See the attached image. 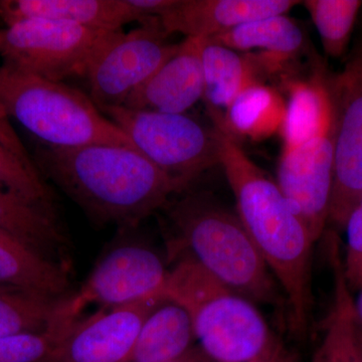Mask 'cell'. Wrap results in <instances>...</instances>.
<instances>
[{
	"mask_svg": "<svg viewBox=\"0 0 362 362\" xmlns=\"http://www.w3.org/2000/svg\"><path fill=\"white\" fill-rule=\"evenodd\" d=\"M320 35L324 51L331 58H339L349 44L361 0H306L302 1Z\"/></svg>",
	"mask_w": 362,
	"mask_h": 362,
	"instance_id": "d4e9b609",
	"label": "cell"
},
{
	"mask_svg": "<svg viewBox=\"0 0 362 362\" xmlns=\"http://www.w3.org/2000/svg\"><path fill=\"white\" fill-rule=\"evenodd\" d=\"M108 33L58 21H16L0 28V57L7 68L63 82L84 77L93 52Z\"/></svg>",
	"mask_w": 362,
	"mask_h": 362,
	"instance_id": "ba28073f",
	"label": "cell"
},
{
	"mask_svg": "<svg viewBox=\"0 0 362 362\" xmlns=\"http://www.w3.org/2000/svg\"><path fill=\"white\" fill-rule=\"evenodd\" d=\"M0 143L16 159L21 162L25 168L32 171L33 173L40 175L39 169L37 168L35 160L30 154L28 153V149L25 148L23 141L18 135L16 131L14 130L13 124L11 122V117L8 116L6 108L0 101Z\"/></svg>",
	"mask_w": 362,
	"mask_h": 362,
	"instance_id": "f1b7e54d",
	"label": "cell"
},
{
	"mask_svg": "<svg viewBox=\"0 0 362 362\" xmlns=\"http://www.w3.org/2000/svg\"><path fill=\"white\" fill-rule=\"evenodd\" d=\"M297 0H173L157 20L163 32L211 39L249 21L287 14Z\"/></svg>",
	"mask_w": 362,
	"mask_h": 362,
	"instance_id": "4fadbf2b",
	"label": "cell"
},
{
	"mask_svg": "<svg viewBox=\"0 0 362 362\" xmlns=\"http://www.w3.org/2000/svg\"><path fill=\"white\" fill-rule=\"evenodd\" d=\"M123 130L136 149L169 175L192 183L207 169L220 165L218 138L187 114L134 110L125 106L100 109Z\"/></svg>",
	"mask_w": 362,
	"mask_h": 362,
	"instance_id": "8992f818",
	"label": "cell"
},
{
	"mask_svg": "<svg viewBox=\"0 0 362 362\" xmlns=\"http://www.w3.org/2000/svg\"><path fill=\"white\" fill-rule=\"evenodd\" d=\"M0 285L56 299L69 297L70 289L65 266L4 233H0Z\"/></svg>",
	"mask_w": 362,
	"mask_h": 362,
	"instance_id": "44dd1931",
	"label": "cell"
},
{
	"mask_svg": "<svg viewBox=\"0 0 362 362\" xmlns=\"http://www.w3.org/2000/svg\"><path fill=\"white\" fill-rule=\"evenodd\" d=\"M332 115L334 181L329 220L344 228L362 195V45L340 73H326Z\"/></svg>",
	"mask_w": 362,
	"mask_h": 362,
	"instance_id": "9c48e42d",
	"label": "cell"
},
{
	"mask_svg": "<svg viewBox=\"0 0 362 362\" xmlns=\"http://www.w3.org/2000/svg\"><path fill=\"white\" fill-rule=\"evenodd\" d=\"M356 321V320H354ZM356 343L357 362H362V334L356 325Z\"/></svg>",
	"mask_w": 362,
	"mask_h": 362,
	"instance_id": "d6a6232c",
	"label": "cell"
},
{
	"mask_svg": "<svg viewBox=\"0 0 362 362\" xmlns=\"http://www.w3.org/2000/svg\"><path fill=\"white\" fill-rule=\"evenodd\" d=\"M63 300L18 288L0 291V337L47 330L59 320Z\"/></svg>",
	"mask_w": 362,
	"mask_h": 362,
	"instance_id": "cb8c5ba5",
	"label": "cell"
},
{
	"mask_svg": "<svg viewBox=\"0 0 362 362\" xmlns=\"http://www.w3.org/2000/svg\"><path fill=\"white\" fill-rule=\"evenodd\" d=\"M327 246L333 274V300L323 322L320 344L312 362H357L354 298L343 273L337 233H327Z\"/></svg>",
	"mask_w": 362,
	"mask_h": 362,
	"instance_id": "ffe728a7",
	"label": "cell"
},
{
	"mask_svg": "<svg viewBox=\"0 0 362 362\" xmlns=\"http://www.w3.org/2000/svg\"><path fill=\"white\" fill-rule=\"evenodd\" d=\"M201 39L185 37L170 57L126 100L134 110L187 114L204 98Z\"/></svg>",
	"mask_w": 362,
	"mask_h": 362,
	"instance_id": "5bb4252c",
	"label": "cell"
},
{
	"mask_svg": "<svg viewBox=\"0 0 362 362\" xmlns=\"http://www.w3.org/2000/svg\"><path fill=\"white\" fill-rule=\"evenodd\" d=\"M178 240L199 265L252 303L281 301L277 283L238 214L206 194L168 202Z\"/></svg>",
	"mask_w": 362,
	"mask_h": 362,
	"instance_id": "277c9868",
	"label": "cell"
},
{
	"mask_svg": "<svg viewBox=\"0 0 362 362\" xmlns=\"http://www.w3.org/2000/svg\"><path fill=\"white\" fill-rule=\"evenodd\" d=\"M0 18L4 25L45 20L103 32L144 21L137 0H0Z\"/></svg>",
	"mask_w": 362,
	"mask_h": 362,
	"instance_id": "9a60e30c",
	"label": "cell"
},
{
	"mask_svg": "<svg viewBox=\"0 0 362 362\" xmlns=\"http://www.w3.org/2000/svg\"><path fill=\"white\" fill-rule=\"evenodd\" d=\"M209 40L251 54L262 78L283 73L306 47L303 30L286 14L249 21Z\"/></svg>",
	"mask_w": 362,
	"mask_h": 362,
	"instance_id": "2e32d148",
	"label": "cell"
},
{
	"mask_svg": "<svg viewBox=\"0 0 362 362\" xmlns=\"http://www.w3.org/2000/svg\"><path fill=\"white\" fill-rule=\"evenodd\" d=\"M44 173L95 221L136 228L189 185L156 168L138 150L97 144L44 146L33 158Z\"/></svg>",
	"mask_w": 362,
	"mask_h": 362,
	"instance_id": "7a4b0ae2",
	"label": "cell"
},
{
	"mask_svg": "<svg viewBox=\"0 0 362 362\" xmlns=\"http://www.w3.org/2000/svg\"><path fill=\"white\" fill-rule=\"evenodd\" d=\"M247 362H297L292 354L285 349L284 345L280 347L277 351L272 354L271 356L257 359V361Z\"/></svg>",
	"mask_w": 362,
	"mask_h": 362,
	"instance_id": "4dcf8cb0",
	"label": "cell"
},
{
	"mask_svg": "<svg viewBox=\"0 0 362 362\" xmlns=\"http://www.w3.org/2000/svg\"><path fill=\"white\" fill-rule=\"evenodd\" d=\"M192 319L175 302H162L147 317L124 362H168L192 349L195 339Z\"/></svg>",
	"mask_w": 362,
	"mask_h": 362,
	"instance_id": "603a6c76",
	"label": "cell"
},
{
	"mask_svg": "<svg viewBox=\"0 0 362 362\" xmlns=\"http://www.w3.org/2000/svg\"><path fill=\"white\" fill-rule=\"evenodd\" d=\"M0 187L26 201L54 209V197L42 175L33 173L0 143Z\"/></svg>",
	"mask_w": 362,
	"mask_h": 362,
	"instance_id": "4316f807",
	"label": "cell"
},
{
	"mask_svg": "<svg viewBox=\"0 0 362 362\" xmlns=\"http://www.w3.org/2000/svg\"><path fill=\"white\" fill-rule=\"evenodd\" d=\"M0 101L8 116L45 146L66 149L107 144L136 149L130 138L105 117L90 96L63 82L2 65Z\"/></svg>",
	"mask_w": 362,
	"mask_h": 362,
	"instance_id": "5b68a950",
	"label": "cell"
},
{
	"mask_svg": "<svg viewBox=\"0 0 362 362\" xmlns=\"http://www.w3.org/2000/svg\"><path fill=\"white\" fill-rule=\"evenodd\" d=\"M165 301L159 296L97 312L78 319L61 342L40 362H124L143 323Z\"/></svg>",
	"mask_w": 362,
	"mask_h": 362,
	"instance_id": "7c38bea8",
	"label": "cell"
},
{
	"mask_svg": "<svg viewBox=\"0 0 362 362\" xmlns=\"http://www.w3.org/2000/svg\"><path fill=\"white\" fill-rule=\"evenodd\" d=\"M0 233L64 266L66 238L54 209L26 201L0 187Z\"/></svg>",
	"mask_w": 362,
	"mask_h": 362,
	"instance_id": "ac0fdd59",
	"label": "cell"
},
{
	"mask_svg": "<svg viewBox=\"0 0 362 362\" xmlns=\"http://www.w3.org/2000/svg\"><path fill=\"white\" fill-rule=\"evenodd\" d=\"M286 100L276 88L252 83L233 100L223 114L207 112L211 122L233 138L262 141L280 132L284 121Z\"/></svg>",
	"mask_w": 362,
	"mask_h": 362,
	"instance_id": "d6986e66",
	"label": "cell"
},
{
	"mask_svg": "<svg viewBox=\"0 0 362 362\" xmlns=\"http://www.w3.org/2000/svg\"><path fill=\"white\" fill-rule=\"evenodd\" d=\"M168 271L147 247L126 245L113 250L98 264L77 294L63 300L59 318L77 319L87 305L123 306L145 298L163 297Z\"/></svg>",
	"mask_w": 362,
	"mask_h": 362,
	"instance_id": "30bf717a",
	"label": "cell"
},
{
	"mask_svg": "<svg viewBox=\"0 0 362 362\" xmlns=\"http://www.w3.org/2000/svg\"><path fill=\"white\" fill-rule=\"evenodd\" d=\"M204 98L207 112L223 114L240 93L252 83L262 82L249 54L201 39Z\"/></svg>",
	"mask_w": 362,
	"mask_h": 362,
	"instance_id": "7402d4cb",
	"label": "cell"
},
{
	"mask_svg": "<svg viewBox=\"0 0 362 362\" xmlns=\"http://www.w3.org/2000/svg\"><path fill=\"white\" fill-rule=\"evenodd\" d=\"M344 230H346V252L343 259V273L349 289L362 288V195L350 211Z\"/></svg>",
	"mask_w": 362,
	"mask_h": 362,
	"instance_id": "83f0119b",
	"label": "cell"
},
{
	"mask_svg": "<svg viewBox=\"0 0 362 362\" xmlns=\"http://www.w3.org/2000/svg\"><path fill=\"white\" fill-rule=\"evenodd\" d=\"M284 85L288 98L284 121L279 133L282 137L283 149H289L329 130L332 115L326 71L322 66H317L310 78H287Z\"/></svg>",
	"mask_w": 362,
	"mask_h": 362,
	"instance_id": "e0dca14e",
	"label": "cell"
},
{
	"mask_svg": "<svg viewBox=\"0 0 362 362\" xmlns=\"http://www.w3.org/2000/svg\"><path fill=\"white\" fill-rule=\"evenodd\" d=\"M78 319L56 321L51 327L40 333L0 337V362L44 361L68 334Z\"/></svg>",
	"mask_w": 362,
	"mask_h": 362,
	"instance_id": "484cf974",
	"label": "cell"
},
{
	"mask_svg": "<svg viewBox=\"0 0 362 362\" xmlns=\"http://www.w3.org/2000/svg\"><path fill=\"white\" fill-rule=\"evenodd\" d=\"M13 287H9V286L0 285V291H6V290L13 289Z\"/></svg>",
	"mask_w": 362,
	"mask_h": 362,
	"instance_id": "836d02e7",
	"label": "cell"
},
{
	"mask_svg": "<svg viewBox=\"0 0 362 362\" xmlns=\"http://www.w3.org/2000/svg\"><path fill=\"white\" fill-rule=\"evenodd\" d=\"M213 126L218 138V160L235 195L238 216L284 290L292 330L304 337L313 305L311 268L315 243L277 182L223 127Z\"/></svg>",
	"mask_w": 362,
	"mask_h": 362,
	"instance_id": "6da1fadb",
	"label": "cell"
},
{
	"mask_svg": "<svg viewBox=\"0 0 362 362\" xmlns=\"http://www.w3.org/2000/svg\"><path fill=\"white\" fill-rule=\"evenodd\" d=\"M163 297L187 312L199 346L214 361H257L283 345L252 302L192 257L168 271Z\"/></svg>",
	"mask_w": 362,
	"mask_h": 362,
	"instance_id": "3957f363",
	"label": "cell"
},
{
	"mask_svg": "<svg viewBox=\"0 0 362 362\" xmlns=\"http://www.w3.org/2000/svg\"><path fill=\"white\" fill-rule=\"evenodd\" d=\"M334 181L332 124L330 129L294 148L283 149L277 185L314 243L329 220Z\"/></svg>",
	"mask_w": 362,
	"mask_h": 362,
	"instance_id": "8fae6325",
	"label": "cell"
},
{
	"mask_svg": "<svg viewBox=\"0 0 362 362\" xmlns=\"http://www.w3.org/2000/svg\"><path fill=\"white\" fill-rule=\"evenodd\" d=\"M354 320L357 329L362 334V288L358 290V295L356 300H354Z\"/></svg>",
	"mask_w": 362,
	"mask_h": 362,
	"instance_id": "1f68e13d",
	"label": "cell"
},
{
	"mask_svg": "<svg viewBox=\"0 0 362 362\" xmlns=\"http://www.w3.org/2000/svg\"><path fill=\"white\" fill-rule=\"evenodd\" d=\"M159 21L150 18L136 30L105 35L86 66L90 97L98 108L123 106L130 95L176 51Z\"/></svg>",
	"mask_w": 362,
	"mask_h": 362,
	"instance_id": "52a82bcc",
	"label": "cell"
},
{
	"mask_svg": "<svg viewBox=\"0 0 362 362\" xmlns=\"http://www.w3.org/2000/svg\"><path fill=\"white\" fill-rule=\"evenodd\" d=\"M168 362H216L211 358L206 352L202 350V347L194 346L192 349L188 350L187 354L182 356L178 357L175 361Z\"/></svg>",
	"mask_w": 362,
	"mask_h": 362,
	"instance_id": "f546056e",
	"label": "cell"
}]
</instances>
